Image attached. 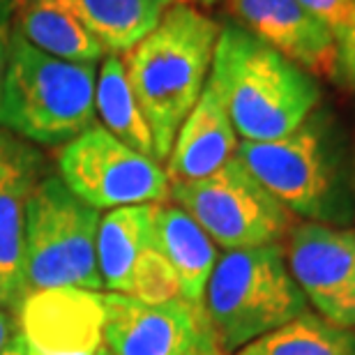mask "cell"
Wrapping results in <instances>:
<instances>
[{
  "mask_svg": "<svg viewBox=\"0 0 355 355\" xmlns=\"http://www.w3.org/2000/svg\"><path fill=\"white\" fill-rule=\"evenodd\" d=\"M238 159L302 222L349 229L355 222V148L328 106L275 141H240Z\"/></svg>",
  "mask_w": 355,
  "mask_h": 355,
  "instance_id": "cell-1",
  "label": "cell"
},
{
  "mask_svg": "<svg viewBox=\"0 0 355 355\" xmlns=\"http://www.w3.org/2000/svg\"><path fill=\"white\" fill-rule=\"evenodd\" d=\"M219 31L215 19L180 0L125 53L127 79L150 127L159 164L166 162L178 130L208 83Z\"/></svg>",
  "mask_w": 355,
  "mask_h": 355,
  "instance_id": "cell-2",
  "label": "cell"
},
{
  "mask_svg": "<svg viewBox=\"0 0 355 355\" xmlns=\"http://www.w3.org/2000/svg\"><path fill=\"white\" fill-rule=\"evenodd\" d=\"M208 81L243 141L286 137L323 97L316 76L233 21L219 31Z\"/></svg>",
  "mask_w": 355,
  "mask_h": 355,
  "instance_id": "cell-3",
  "label": "cell"
},
{
  "mask_svg": "<svg viewBox=\"0 0 355 355\" xmlns=\"http://www.w3.org/2000/svg\"><path fill=\"white\" fill-rule=\"evenodd\" d=\"M95 65L53 58L17 31L0 88V127L40 146H65L95 123Z\"/></svg>",
  "mask_w": 355,
  "mask_h": 355,
  "instance_id": "cell-4",
  "label": "cell"
},
{
  "mask_svg": "<svg viewBox=\"0 0 355 355\" xmlns=\"http://www.w3.org/2000/svg\"><path fill=\"white\" fill-rule=\"evenodd\" d=\"M201 307L224 355H236L259 337L311 311L286 266L282 245L219 254Z\"/></svg>",
  "mask_w": 355,
  "mask_h": 355,
  "instance_id": "cell-5",
  "label": "cell"
},
{
  "mask_svg": "<svg viewBox=\"0 0 355 355\" xmlns=\"http://www.w3.org/2000/svg\"><path fill=\"white\" fill-rule=\"evenodd\" d=\"M102 212L65 187L58 175L40 178L26 210V286L104 291L97 266Z\"/></svg>",
  "mask_w": 355,
  "mask_h": 355,
  "instance_id": "cell-6",
  "label": "cell"
},
{
  "mask_svg": "<svg viewBox=\"0 0 355 355\" xmlns=\"http://www.w3.org/2000/svg\"><path fill=\"white\" fill-rule=\"evenodd\" d=\"M168 201L187 212L224 252L282 245L295 224L293 212L270 194L238 155L201 180L173 182Z\"/></svg>",
  "mask_w": 355,
  "mask_h": 355,
  "instance_id": "cell-7",
  "label": "cell"
},
{
  "mask_svg": "<svg viewBox=\"0 0 355 355\" xmlns=\"http://www.w3.org/2000/svg\"><path fill=\"white\" fill-rule=\"evenodd\" d=\"M58 178L95 210L168 203L171 182L155 157L137 153L99 123L67 141L58 153Z\"/></svg>",
  "mask_w": 355,
  "mask_h": 355,
  "instance_id": "cell-8",
  "label": "cell"
},
{
  "mask_svg": "<svg viewBox=\"0 0 355 355\" xmlns=\"http://www.w3.org/2000/svg\"><path fill=\"white\" fill-rule=\"evenodd\" d=\"M282 250L309 307L339 328H355V229L295 222Z\"/></svg>",
  "mask_w": 355,
  "mask_h": 355,
  "instance_id": "cell-9",
  "label": "cell"
},
{
  "mask_svg": "<svg viewBox=\"0 0 355 355\" xmlns=\"http://www.w3.org/2000/svg\"><path fill=\"white\" fill-rule=\"evenodd\" d=\"M104 339L111 355H187L215 339L201 304L184 297L146 302L139 297L99 291Z\"/></svg>",
  "mask_w": 355,
  "mask_h": 355,
  "instance_id": "cell-10",
  "label": "cell"
},
{
  "mask_svg": "<svg viewBox=\"0 0 355 355\" xmlns=\"http://www.w3.org/2000/svg\"><path fill=\"white\" fill-rule=\"evenodd\" d=\"M19 328L40 355H111L99 291H31L19 307Z\"/></svg>",
  "mask_w": 355,
  "mask_h": 355,
  "instance_id": "cell-11",
  "label": "cell"
},
{
  "mask_svg": "<svg viewBox=\"0 0 355 355\" xmlns=\"http://www.w3.org/2000/svg\"><path fill=\"white\" fill-rule=\"evenodd\" d=\"M233 24L316 79H335V33L300 0H226Z\"/></svg>",
  "mask_w": 355,
  "mask_h": 355,
  "instance_id": "cell-12",
  "label": "cell"
},
{
  "mask_svg": "<svg viewBox=\"0 0 355 355\" xmlns=\"http://www.w3.org/2000/svg\"><path fill=\"white\" fill-rule=\"evenodd\" d=\"M40 171V153L10 134L0 153V286L17 314L28 295L26 210Z\"/></svg>",
  "mask_w": 355,
  "mask_h": 355,
  "instance_id": "cell-13",
  "label": "cell"
},
{
  "mask_svg": "<svg viewBox=\"0 0 355 355\" xmlns=\"http://www.w3.org/2000/svg\"><path fill=\"white\" fill-rule=\"evenodd\" d=\"M238 132L215 86L205 88L178 130L166 157L168 182H191L215 173L238 153Z\"/></svg>",
  "mask_w": 355,
  "mask_h": 355,
  "instance_id": "cell-14",
  "label": "cell"
},
{
  "mask_svg": "<svg viewBox=\"0 0 355 355\" xmlns=\"http://www.w3.org/2000/svg\"><path fill=\"white\" fill-rule=\"evenodd\" d=\"M155 205H125L102 215L97 226V266L104 291L130 295L139 268L157 252L155 247Z\"/></svg>",
  "mask_w": 355,
  "mask_h": 355,
  "instance_id": "cell-15",
  "label": "cell"
},
{
  "mask_svg": "<svg viewBox=\"0 0 355 355\" xmlns=\"http://www.w3.org/2000/svg\"><path fill=\"white\" fill-rule=\"evenodd\" d=\"M155 247L180 284V295L191 304H203L205 286L217 266L219 252L212 238L173 203L155 205Z\"/></svg>",
  "mask_w": 355,
  "mask_h": 355,
  "instance_id": "cell-16",
  "label": "cell"
},
{
  "mask_svg": "<svg viewBox=\"0 0 355 355\" xmlns=\"http://www.w3.org/2000/svg\"><path fill=\"white\" fill-rule=\"evenodd\" d=\"M81 21L109 53H127L180 0H51Z\"/></svg>",
  "mask_w": 355,
  "mask_h": 355,
  "instance_id": "cell-17",
  "label": "cell"
},
{
  "mask_svg": "<svg viewBox=\"0 0 355 355\" xmlns=\"http://www.w3.org/2000/svg\"><path fill=\"white\" fill-rule=\"evenodd\" d=\"M17 33L35 49L67 62L95 65L109 55L102 42L72 12L51 0H26Z\"/></svg>",
  "mask_w": 355,
  "mask_h": 355,
  "instance_id": "cell-18",
  "label": "cell"
},
{
  "mask_svg": "<svg viewBox=\"0 0 355 355\" xmlns=\"http://www.w3.org/2000/svg\"><path fill=\"white\" fill-rule=\"evenodd\" d=\"M95 116L113 137L141 155L155 157L153 134L148 127L134 90L127 79L125 62L118 53L104 55L95 83Z\"/></svg>",
  "mask_w": 355,
  "mask_h": 355,
  "instance_id": "cell-19",
  "label": "cell"
},
{
  "mask_svg": "<svg viewBox=\"0 0 355 355\" xmlns=\"http://www.w3.org/2000/svg\"><path fill=\"white\" fill-rule=\"evenodd\" d=\"M236 355H355V328H339L316 311H307Z\"/></svg>",
  "mask_w": 355,
  "mask_h": 355,
  "instance_id": "cell-20",
  "label": "cell"
},
{
  "mask_svg": "<svg viewBox=\"0 0 355 355\" xmlns=\"http://www.w3.org/2000/svg\"><path fill=\"white\" fill-rule=\"evenodd\" d=\"M339 86L355 90V7L349 24L337 37V62H335V79Z\"/></svg>",
  "mask_w": 355,
  "mask_h": 355,
  "instance_id": "cell-21",
  "label": "cell"
},
{
  "mask_svg": "<svg viewBox=\"0 0 355 355\" xmlns=\"http://www.w3.org/2000/svg\"><path fill=\"white\" fill-rule=\"evenodd\" d=\"M309 12H314L318 19L325 21L328 28L335 33V42L349 24L355 0H300Z\"/></svg>",
  "mask_w": 355,
  "mask_h": 355,
  "instance_id": "cell-22",
  "label": "cell"
},
{
  "mask_svg": "<svg viewBox=\"0 0 355 355\" xmlns=\"http://www.w3.org/2000/svg\"><path fill=\"white\" fill-rule=\"evenodd\" d=\"M10 14H7V5L0 0V88H3L5 69H7V53H10Z\"/></svg>",
  "mask_w": 355,
  "mask_h": 355,
  "instance_id": "cell-23",
  "label": "cell"
},
{
  "mask_svg": "<svg viewBox=\"0 0 355 355\" xmlns=\"http://www.w3.org/2000/svg\"><path fill=\"white\" fill-rule=\"evenodd\" d=\"M19 328V314L14 309L0 307V351L10 344V339L17 335Z\"/></svg>",
  "mask_w": 355,
  "mask_h": 355,
  "instance_id": "cell-24",
  "label": "cell"
},
{
  "mask_svg": "<svg viewBox=\"0 0 355 355\" xmlns=\"http://www.w3.org/2000/svg\"><path fill=\"white\" fill-rule=\"evenodd\" d=\"M0 355H28V344H26L24 332L19 330L17 335L10 339V344H7L3 351H0Z\"/></svg>",
  "mask_w": 355,
  "mask_h": 355,
  "instance_id": "cell-25",
  "label": "cell"
},
{
  "mask_svg": "<svg viewBox=\"0 0 355 355\" xmlns=\"http://www.w3.org/2000/svg\"><path fill=\"white\" fill-rule=\"evenodd\" d=\"M187 355H224L222 349L217 346L215 339H208V342H203L201 346H196L194 351H189Z\"/></svg>",
  "mask_w": 355,
  "mask_h": 355,
  "instance_id": "cell-26",
  "label": "cell"
},
{
  "mask_svg": "<svg viewBox=\"0 0 355 355\" xmlns=\"http://www.w3.org/2000/svg\"><path fill=\"white\" fill-rule=\"evenodd\" d=\"M184 3H191V5H198V7H212V5H217L219 0H184Z\"/></svg>",
  "mask_w": 355,
  "mask_h": 355,
  "instance_id": "cell-27",
  "label": "cell"
},
{
  "mask_svg": "<svg viewBox=\"0 0 355 355\" xmlns=\"http://www.w3.org/2000/svg\"><path fill=\"white\" fill-rule=\"evenodd\" d=\"M0 307H7V309H12V304H10V300H7V295H5L3 286H0Z\"/></svg>",
  "mask_w": 355,
  "mask_h": 355,
  "instance_id": "cell-28",
  "label": "cell"
},
{
  "mask_svg": "<svg viewBox=\"0 0 355 355\" xmlns=\"http://www.w3.org/2000/svg\"><path fill=\"white\" fill-rule=\"evenodd\" d=\"M7 137H10V132L0 130V153H3V146H5V141H7Z\"/></svg>",
  "mask_w": 355,
  "mask_h": 355,
  "instance_id": "cell-29",
  "label": "cell"
},
{
  "mask_svg": "<svg viewBox=\"0 0 355 355\" xmlns=\"http://www.w3.org/2000/svg\"><path fill=\"white\" fill-rule=\"evenodd\" d=\"M28 355H40V353H37V351H33L31 346H28Z\"/></svg>",
  "mask_w": 355,
  "mask_h": 355,
  "instance_id": "cell-30",
  "label": "cell"
}]
</instances>
